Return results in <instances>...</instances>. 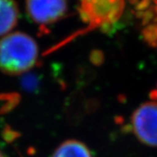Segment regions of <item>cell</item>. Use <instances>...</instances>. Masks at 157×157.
Returning a JSON list of instances; mask_svg holds the SVG:
<instances>
[{"mask_svg":"<svg viewBox=\"0 0 157 157\" xmlns=\"http://www.w3.org/2000/svg\"><path fill=\"white\" fill-rule=\"evenodd\" d=\"M39 47L30 35L15 32L0 40V70L9 75L29 71L36 64Z\"/></svg>","mask_w":157,"mask_h":157,"instance_id":"1","label":"cell"},{"mask_svg":"<svg viewBox=\"0 0 157 157\" xmlns=\"http://www.w3.org/2000/svg\"><path fill=\"white\" fill-rule=\"evenodd\" d=\"M124 8V0H80L81 17L89 23L91 29L116 23Z\"/></svg>","mask_w":157,"mask_h":157,"instance_id":"2","label":"cell"},{"mask_svg":"<svg viewBox=\"0 0 157 157\" xmlns=\"http://www.w3.org/2000/svg\"><path fill=\"white\" fill-rule=\"evenodd\" d=\"M0 157H6L5 156V155L3 154V152L1 151V150H0Z\"/></svg>","mask_w":157,"mask_h":157,"instance_id":"8","label":"cell"},{"mask_svg":"<svg viewBox=\"0 0 157 157\" xmlns=\"http://www.w3.org/2000/svg\"><path fill=\"white\" fill-rule=\"evenodd\" d=\"M150 98H151L153 101H157V87L156 89L153 90L150 94Z\"/></svg>","mask_w":157,"mask_h":157,"instance_id":"7","label":"cell"},{"mask_svg":"<svg viewBox=\"0 0 157 157\" xmlns=\"http://www.w3.org/2000/svg\"><path fill=\"white\" fill-rule=\"evenodd\" d=\"M52 157H93V155L88 147L83 142L68 140L57 147Z\"/></svg>","mask_w":157,"mask_h":157,"instance_id":"6","label":"cell"},{"mask_svg":"<svg viewBox=\"0 0 157 157\" xmlns=\"http://www.w3.org/2000/svg\"><path fill=\"white\" fill-rule=\"evenodd\" d=\"M68 0H26L29 17L39 25H48L59 21L67 11Z\"/></svg>","mask_w":157,"mask_h":157,"instance_id":"4","label":"cell"},{"mask_svg":"<svg viewBox=\"0 0 157 157\" xmlns=\"http://www.w3.org/2000/svg\"><path fill=\"white\" fill-rule=\"evenodd\" d=\"M19 10L15 0H0V36L7 35L17 25Z\"/></svg>","mask_w":157,"mask_h":157,"instance_id":"5","label":"cell"},{"mask_svg":"<svg viewBox=\"0 0 157 157\" xmlns=\"http://www.w3.org/2000/svg\"><path fill=\"white\" fill-rule=\"evenodd\" d=\"M130 125L131 131L140 142L157 147V101L145 102L136 108Z\"/></svg>","mask_w":157,"mask_h":157,"instance_id":"3","label":"cell"}]
</instances>
